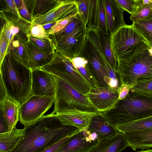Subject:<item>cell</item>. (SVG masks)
<instances>
[{
    "instance_id": "obj_1",
    "label": "cell",
    "mask_w": 152,
    "mask_h": 152,
    "mask_svg": "<svg viewBox=\"0 0 152 152\" xmlns=\"http://www.w3.org/2000/svg\"><path fill=\"white\" fill-rule=\"evenodd\" d=\"M80 130L63 124L55 114L51 113L24 126L22 135L15 146L8 152H41Z\"/></svg>"
},
{
    "instance_id": "obj_2",
    "label": "cell",
    "mask_w": 152,
    "mask_h": 152,
    "mask_svg": "<svg viewBox=\"0 0 152 152\" xmlns=\"http://www.w3.org/2000/svg\"><path fill=\"white\" fill-rule=\"evenodd\" d=\"M0 71L8 97L20 106L32 95L31 70L17 61L7 50Z\"/></svg>"
},
{
    "instance_id": "obj_3",
    "label": "cell",
    "mask_w": 152,
    "mask_h": 152,
    "mask_svg": "<svg viewBox=\"0 0 152 152\" xmlns=\"http://www.w3.org/2000/svg\"><path fill=\"white\" fill-rule=\"evenodd\" d=\"M103 113L114 126L152 116V96L130 89L126 98L118 100L113 109Z\"/></svg>"
},
{
    "instance_id": "obj_4",
    "label": "cell",
    "mask_w": 152,
    "mask_h": 152,
    "mask_svg": "<svg viewBox=\"0 0 152 152\" xmlns=\"http://www.w3.org/2000/svg\"><path fill=\"white\" fill-rule=\"evenodd\" d=\"M79 56L87 61V66L99 87H109L108 63L100 45L98 29L87 28L86 39Z\"/></svg>"
},
{
    "instance_id": "obj_5",
    "label": "cell",
    "mask_w": 152,
    "mask_h": 152,
    "mask_svg": "<svg viewBox=\"0 0 152 152\" xmlns=\"http://www.w3.org/2000/svg\"><path fill=\"white\" fill-rule=\"evenodd\" d=\"M116 71L121 85L124 84L132 87L141 79H152V55L149 49L143 50L128 58L118 60Z\"/></svg>"
},
{
    "instance_id": "obj_6",
    "label": "cell",
    "mask_w": 152,
    "mask_h": 152,
    "mask_svg": "<svg viewBox=\"0 0 152 152\" xmlns=\"http://www.w3.org/2000/svg\"><path fill=\"white\" fill-rule=\"evenodd\" d=\"M110 38L111 48L117 61L128 58L150 48L146 40L132 25L121 27L110 34Z\"/></svg>"
},
{
    "instance_id": "obj_7",
    "label": "cell",
    "mask_w": 152,
    "mask_h": 152,
    "mask_svg": "<svg viewBox=\"0 0 152 152\" xmlns=\"http://www.w3.org/2000/svg\"><path fill=\"white\" fill-rule=\"evenodd\" d=\"M52 75L55 88L52 114L61 113L74 108L84 111L98 112L90 101L87 94L80 93L66 81L55 75Z\"/></svg>"
},
{
    "instance_id": "obj_8",
    "label": "cell",
    "mask_w": 152,
    "mask_h": 152,
    "mask_svg": "<svg viewBox=\"0 0 152 152\" xmlns=\"http://www.w3.org/2000/svg\"><path fill=\"white\" fill-rule=\"evenodd\" d=\"M42 69L66 81L82 94L87 95L92 88L74 66L71 59L58 53H56L52 60Z\"/></svg>"
},
{
    "instance_id": "obj_9",
    "label": "cell",
    "mask_w": 152,
    "mask_h": 152,
    "mask_svg": "<svg viewBox=\"0 0 152 152\" xmlns=\"http://www.w3.org/2000/svg\"><path fill=\"white\" fill-rule=\"evenodd\" d=\"M54 99V96L31 95L20 107V123L27 125L42 117L51 107Z\"/></svg>"
},
{
    "instance_id": "obj_10",
    "label": "cell",
    "mask_w": 152,
    "mask_h": 152,
    "mask_svg": "<svg viewBox=\"0 0 152 152\" xmlns=\"http://www.w3.org/2000/svg\"><path fill=\"white\" fill-rule=\"evenodd\" d=\"M87 28H79L54 43L56 52L71 59L79 56L84 46Z\"/></svg>"
},
{
    "instance_id": "obj_11",
    "label": "cell",
    "mask_w": 152,
    "mask_h": 152,
    "mask_svg": "<svg viewBox=\"0 0 152 152\" xmlns=\"http://www.w3.org/2000/svg\"><path fill=\"white\" fill-rule=\"evenodd\" d=\"M79 13L75 0H59L56 5L44 14L34 19L31 27L36 24L43 25Z\"/></svg>"
},
{
    "instance_id": "obj_12",
    "label": "cell",
    "mask_w": 152,
    "mask_h": 152,
    "mask_svg": "<svg viewBox=\"0 0 152 152\" xmlns=\"http://www.w3.org/2000/svg\"><path fill=\"white\" fill-rule=\"evenodd\" d=\"M87 94L98 112L105 113L111 110L119 100L118 91L110 87L92 88Z\"/></svg>"
},
{
    "instance_id": "obj_13",
    "label": "cell",
    "mask_w": 152,
    "mask_h": 152,
    "mask_svg": "<svg viewBox=\"0 0 152 152\" xmlns=\"http://www.w3.org/2000/svg\"><path fill=\"white\" fill-rule=\"evenodd\" d=\"M99 141L88 129L80 130L56 152H89Z\"/></svg>"
},
{
    "instance_id": "obj_14",
    "label": "cell",
    "mask_w": 152,
    "mask_h": 152,
    "mask_svg": "<svg viewBox=\"0 0 152 152\" xmlns=\"http://www.w3.org/2000/svg\"><path fill=\"white\" fill-rule=\"evenodd\" d=\"M31 71L32 95L54 97L55 88L52 75L41 68Z\"/></svg>"
},
{
    "instance_id": "obj_15",
    "label": "cell",
    "mask_w": 152,
    "mask_h": 152,
    "mask_svg": "<svg viewBox=\"0 0 152 152\" xmlns=\"http://www.w3.org/2000/svg\"><path fill=\"white\" fill-rule=\"evenodd\" d=\"M98 112L74 108L55 114L63 124L75 127L81 130L88 128L93 116Z\"/></svg>"
},
{
    "instance_id": "obj_16",
    "label": "cell",
    "mask_w": 152,
    "mask_h": 152,
    "mask_svg": "<svg viewBox=\"0 0 152 152\" xmlns=\"http://www.w3.org/2000/svg\"><path fill=\"white\" fill-rule=\"evenodd\" d=\"M88 130L99 141L113 137L118 132L104 113L100 112L93 116Z\"/></svg>"
},
{
    "instance_id": "obj_17",
    "label": "cell",
    "mask_w": 152,
    "mask_h": 152,
    "mask_svg": "<svg viewBox=\"0 0 152 152\" xmlns=\"http://www.w3.org/2000/svg\"><path fill=\"white\" fill-rule=\"evenodd\" d=\"M108 31L110 34L126 25L124 20L125 11L115 0H104Z\"/></svg>"
},
{
    "instance_id": "obj_18",
    "label": "cell",
    "mask_w": 152,
    "mask_h": 152,
    "mask_svg": "<svg viewBox=\"0 0 152 152\" xmlns=\"http://www.w3.org/2000/svg\"><path fill=\"white\" fill-rule=\"evenodd\" d=\"M128 147L124 134L118 131L113 137L99 141L89 152H121Z\"/></svg>"
},
{
    "instance_id": "obj_19",
    "label": "cell",
    "mask_w": 152,
    "mask_h": 152,
    "mask_svg": "<svg viewBox=\"0 0 152 152\" xmlns=\"http://www.w3.org/2000/svg\"><path fill=\"white\" fill-rule=\"evenodd\" d=\"M23 44L28 57L29 68L31 70L41 68L52 60L53 55H49L42 52L29 40L23 39Z\"/></svg>"
},
{
    "instance_id": "obj_20",
    "label": "cell",
    "mask_w": 152,
    "mask_h": 152,
    "mask_svg": "<svg viewBox=\"0 0 152 152\" xmlns=\"http://www.w3.org/2000/svg\"><path fill=\"white\" fill-rule=\"evenodd\" d=\"M124 134L128 147L134 151L137 149L143 150L152 147V130L131 131Z\"/></svg>"
},
{
    "instance_id": "obj_21",
    "label": "cell",
    "mask_w": 152,
    "mask_h": 152,
    "mask_svg": "<svg viewBox=\"0 0 152 152\" xmlns=\"http://www.w3.org/2000/svg\"><path fill=\"white\" fill-rule=\"evenodd\" d=\"M20 107L18 103L9 98L0 103V110L4 115L9 131L15 127L18 122L20 120Z\"/></svg>"
},
{
    "instance_id": "obj_22",
    "label": "cell",
    "mask_w": 152,
    "mask_h": 152,
    "mask_svg": "<svg viewBox=\"0 0 152 152\" xmlns=\"http://www.w3.org/2000/svg\"><path fill=\"white\" fill-rule=\"evenodd\" d=\"M23 40L17 34L10 43L8 50L17 61L30 69L28 57L23 45Z\"/></svg>"
},
{
    "instance_id": "obj_23",
    "label": "cell",
    "mask_w": 152,
    "mask_h": 152,
    "mask_svg": "<svg viewBox=\"0 0 152 152\" xmlns=\"http://www.w3.org/2000/svg\"><path fill=\"white\" fill-rule=\"evenodd\" d=\"M23 129L15 127L11 131L0 133V152H8L16 145L23 133Z\"/></svg>"
},
{
    "instance_id": "obj_24",
    "label": "cell",
    "mask_w": 152,
    "mask_h": 152,
    "mask_svg": "<svg viewBox=\"0 0 152 152\" xmlns=\"http://www.w3.org/2000/svg\"><path fill=\"white\" fill-rule=\"evenodd\" d=\"M118 132L124 133L131 131H143L152 130V116L115 126Z\"/></svg>"
},
{
    "instance_id": "obj_25",
    "label": "cell",
    "mask_w": 152,
    "mask_h": 152,
    "mask_svg": "<svg viewBox=\"0 0 152 152\" xmlns=\"http://www.w3.org/2000/svg\"><path fill=\"white\" fill-rule=\"evenodd\" d=\"M74 66L87 81L92 88L99 87L98 84L87 66V61L78 56L71 59Z\"/></svg>"
},
{
    "instance_id": "obj_26",
    "label": "cell",
    "mask_w": 152,
    "mask_h": 152,
    "mask_svg": "<svg viewBox=\"0 0 152 152\" xmlns=\"http://www.w3.org/2000/svg\"><path fill=\"white\" fill-rule=\"evenodd\" d=\"M99 41L102 51L106 60L111 67L116 70L118 61L115 57L112 49L110 34L99 32Z\"/></svg>"
},
{
    "instance_id": "obj_27",
    "label": "cell",
    "mask_w": 152,
    "mask_h": 152,
    "mask_svg": "<svg viewBox=\"0 0 152 152\" xmlns=\"http://www.w3.org/2000/svg\"><path fill=\"white\" fill-rule=\"evenodd\" d=\"M86 26L82 20L79 13L75 15L71 21L61 31L52 36V40L54 43L66 37L76 30Z\"/></svg>"
},
{
    "instance_id": "obj_28",
    "label": "cell",
    "mask_w": 152,
    "mask_h": 152,
    "mask_svg": "<svg viewBox=\"0 0 152 152\" xmlns=\"http://www.w3.org/2000/svg\"><path fill=\"white\" fill-rule=\"evenodd\" d=\"M58 1L59 0H31V14L32 20L48 12L56 5Z\"/></svg>"
},
{
    "instance_id": "obj_29",
    "label": "cell",
    "mask_w": 152,
    "mask_h": 152,
    "mask_svg": "<svg viewBox=\"0 0 152 152\" xmlns=\"http://www.w3.org/2000/svg\"><path fill=\"white\" fill-rule=\"evenodd\" d=\"M132 25L146 40L150 47L152 46V19L140 20Z\"/></svg>"
},
{
    "instance_id": "obj_30",
    "label": "cell",
    "mask_w": 152,
    "mask_h": 152,
    "mask_svg": "<svg viewBox=\"0 0 152 152\" xmlns=\"http://www.w3.org/2000/svg\"><path fill=\"white\" fill-rule=\"evenodd\" d=\"M29 40L37 48L42 52L49 55H54L56 52L54 43L47 40L35 38L26 34Z\"/></svg>"
},
{
    "instance_id": "obj_31",
    "label": "cell",
    "mask_w": 152,
    "mask_h": 152,
    "mask_svg": "<svg viewBox=\"0 0 152 152\" xmlns=\"http://www.w3.org/2000/svg\"><path fill=\"white\" fill-rule=\"evenodd\" d=\"M98 0H90L87 28L98 30Z\"/></svg>"
},
{
    "instance_id": "obj_32",
    "label": "cell",
    "mask_w": 152,
    "mask_h": 152,
    "mask_svg": "<svg viewBox=\"0 0 152 152\" xmlns=\"http://www.w3.org/2000/svg\"><path fill=\"white\" fill-rule=\"evenodd\" d=\"M131 89L137 93L152 96V79H141L137 81Z\"/></svg>"
},
{
    "instance_id": "obj_33",
    "label": "cell",
    "mask_w": 152,
    "mask_h": 152,
    "mask_svg": "<svg viewBox=\"0 0 152 152\" xmlns=\"http://www.w3.org/2000/svg\"><path fill=\"white\" fill-rule=\"evenodd\" d=\"M98 31L104 34L109 33L104 0H98Z\"/></svg>"
},
{
    "instance_id": "obj_34",
    "label": "cell",
    "mask_w": 152,
    "mask_h": 152,
    "mask_svg": "<svg viewBox=\"0 0 152 152\" xmlns=\"http://www.w3.org/2000/svg\"><path fill=\"white\" fill-rule=\"evenodd\" d=\"M130 19L133 23L140 20L152 19V2L140 8L134 13L132 15Z\"/></svg>"
},
{
    "instance_id": "obj_35",
    "label": "cell",
    "mask_w": 152,
    "mask_h": 152,
    "mask_svg": "<svg viewBox=\"0 0 152 152\" xmlns=\"http://www.w3.org/2000/svg\"><path fill=\"white\" fill-rule=\"evenodd\" d=\"M28 34L35 38L53 42L43 26L40 24H36L31 26L30 31Z\"/></svg>"
},
{
    "instance_id": "obj_36",
    "label": "cell",
    "mask_w": 152,
    "mask_h": 152,
    "mask_svg": "<svg viewBox=\"0 0 152 152\" xmlns=\"http://www.w3.org/2000/svg\"><path fill=\"white\" fill-rule=\"evenodd\" d=\"M8 40L6 34V23L2 27L0 35V65L3 61L7 51Z\"/></svg>"
},
{
    "instance_id": "obj_37",
    "label": "cell",
    "mask_w": 152,
    "mask_h": 152,
    "mask_svg": "<svg viewBox=\"0 0 152 152\" xmlns=\"http://www.w3.org/2000/svg\"><path fill=\"white\" fill-rule=\"evenodd\" d=\"M79 14L86 26L88 21L90 0H75Z\"/></svg>"
},
{
    "instance_id": "obj_38",
    "label": "cell",
    "mask_w": 152,
    "mask_h": 152,
    "mask_svg": "<svg viewBox=\"0 0 152 152\" xmlns=\"http://www.w3.org/2000/svg\"><path fill=\"white\" fill-rule=\"evenodd\" d=\"M76 15L70 16L57 21L49 30L46 31L49 35H51L60 32L66 27Z\"/></svg>"
},
{
    "instance_id": "obj_39",
    "label": "cell",
    "mask_w": 152,
    "mask_h": 152,
    "mask_svg": "<svg viewBox=\"0 0 152 152\" xmlns=\"http://www.w3.org/2000/svg\"><path fill=\"white\" fill-rule=\"evenodd\" d=\"M6 21V34L8 40L9 47L13 39L19 32L20 28L10 20Z\"/></svg>"
},
{
    "instance_id": "obj_40",
    "label": "cell",
    "mask_w": 152,
    "mask_h": 152,
    "mask_svg": "<svg viewBox=\"0 0 152 152\" xmlns=\"http://www.w3.org/2000/svg\"><path fill=\"white\" fill-rule=\"evenodd\" d=\"M120 6L131 15L135 13L137 7V0H115Z\"/></svg>"
},
{
    "instance_id": "obj_41",
    "label": "cell",
    "mask_w": 152,
    "mask_h": 152,
    "mask_svg": "<svg viewBox=\"0 0 152 152\" xmlns=\"http://www.w3.org/2000/svg\"><path fill=\"white\" fill-rule=\"evenodd\" d=\"M5 1L7 8V11L14 15L20 20L26 22L20 15L14 0H5Z\"/></svg>"
},
{
    "instance_id": "obj_42",
    "label": "cell",
    "mask_w": 152,
    "mask_h": 152,
    "mask_svg": "<svg viewBox=\"0 0 152 152\" xmlns=\"http://www.w3.org/2000/svg\"><path fill=\"white\" fill-rule=\"evenodd\" d=\"M19 11L22 17L27 22L31 24L32 20V16L27 7L23 0H22V5Z\"/></svg>"
},
{
    "instance_id": "obj_43",
    "label": "cell",
    "mask_w": 152,
    "mask_h": 152,
    "mask_svg": "<svg viewBox=\"0 0 152 152\" xmlns=\"http://www.w3.org/2000/svg\"><path fill=\"white\" fill-rule=\"evenodd\" d=\"M74 135L67 136L64 138L41 152H56L60 148L66 143Z\"/></svg>"
},
{
    "instance_id": "obj_44",
    "label": "cell",
    "mask_w": 152,
    "mask_h": 152,
    "mask_svg": "<svg viewBox=\"0 0 152 152\" xmlns=\"http://www.w3.org/2000/svg\"><path fill=\"white\" fill-rule=\"evenodd\" d=\"M131 88L130 86L124 84L121 85L118 91L119 100H123L126 97Z\"/></svg>"
},
{
    "instance_id": "obj_45",
    "label": "cell",
    "mask_w": 152,
    "mask_h": 152,
    "mask_svg": "<svg viewBox=\"0 0 152 152\" xmlns=\"http://www.w3.org/2000/svg\"><path fill=\"white\" fill-rule=\"evenodd\" d=\"M9 132L8 126L2 112L0 110V133Z\"/></svg>"
},
{
    "instance_id": "obj_46",
    "label": "cell",
    "mask_w": 152,
    "mask_h": 152,
    "mask_svg": "<svg viewBox=\"0 0 152 152\" xmlns=\"http://www.w3.org/2000/svg\"><path fill=\"white\" fill-rule=\"evenodd\" d=\"M0 103H1L9 97L1 77H0Z\"/></svg>"
},
{
    "instance_id": "obj_47",
    "label": "cell",
    "mask_w": 152,
    "mask_h": 152,
    "mask_svg": "<svg viewBox=\"0 0 152 152\" xmlns=\"http://www.w3.org/2000/svg\"><path fill=\"white\" fill-rule=\"evenodd\" d=\"M152 2V0H137V7L135 12L142 7Z\"/></svg>"
},
{
    "instance_id": "obj_48",
    "label": "cell",
    "mask_w": 152,
    "mask_h": 152,
    "mask_svg": "<svg viewBox=\"0 0 152 152\" xmlns=\"http://www.w3.org/2000/svg\"><path fill=\"white\" fill-rule=\"evenodd\" d=\"M15 4H16L18 10L20 8L22 2V0H14Z\"/></svg>"
},
{
    "instance_id": "obj_49",
    "label": "cell",
    "mask_w": 152,
    "mask_h": 152,
    "mask_svg": "<svg viewBox=\"0 0 152 152\" xmlns=\"http://www.w3.org/2000/svg\"><path fill=\"white\" fill-rule=\"evenodd\" d=\"M55 23H48L42 26H43V27H44V28L45 30H46V29H48L49 30L50 29V28L52 27V26Z\"/></svg>"
},
{
    "instance_id": "obj_50",
    "label": "cell",
    "mask_w": 152,
    "mask_h": 152,
    "mask_svg": "<svg viewBox=\"0 0 152 152\" xmlns=\"http://www.w3.org/2000/svg\"><path fill=\"white\" fill-rule=\"evenodd\" d=\"M136 152H152V149H147L145 150H142Z\"/></svg>"
},
{
    "instance_id": "obj_51",
    "label": "cell",
    "mask_w": 152,
    "mask_h": 152,
    "mask_svg": "<svg viewBox=\"0 0 152 152\" xmlns=\"http://www.w3.org/2000/svg\"><path fill=\"white\" fill-rule=\"evenodd\" d=\"M149 50L150 54L152 55V46L149 49Z\"/></svg>"
}]
</instances>
